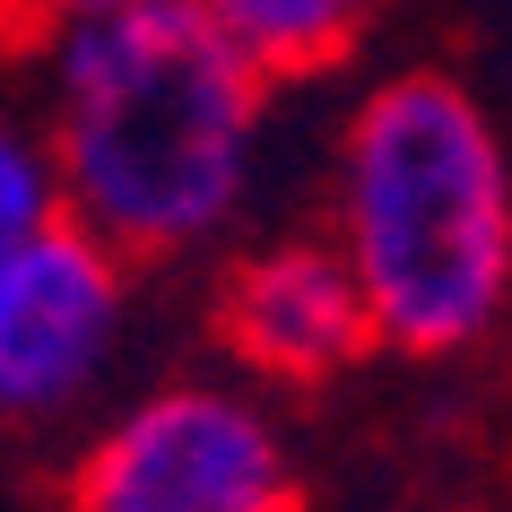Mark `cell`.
Masks as SVG:
<instances>
[{
	"instance_id": "1",
	"label": "cell",
	"mask_w": 512,
	"mask_h": 512,
	"mask_svg": "<svg viewBox=\"0 0 512 512\" xmlns=\"http://www.w3.org/2000/svg\"><path fill=\"white\" fill-rule=\"evenodd\" d=\"M35 53L53 79V122L35 148L70 226L122 261H174L235 226L270 79L226 53L183 0L53 27Z\"/></svg>"
},
{
	"instance_id": "2",
	"label": "cell",
	"mask_w": 512,
	"mask_h": 512,
	"mask_svg": "<svg viewBox=\"0 0 512 512\" xmlns=\"http://www.w3.org/2000/svg\"><path fill=\"white\" fill-rule=\"evenodd\" d=\"M339 261L382 348H469L512 296V165L452 79H391L339 139Z\"/></svg>"
},
{
	"instance_id": "3",
	"label": "cell",
	"mask_w": 512,
	"mask_h": 512,
	"mask_svg": "<svg viewBox=\"0 0 512 512\" xmlns=\"http://www.w3.org/2000/svg\"><path fill=\"white\" fill-rule=\"evenodd\" d=\"M70 512H296V469L243 391L165 382L79 452Z\"/></svg>"
},
{
	"instance_id": "4",
	"label": "cell",
	"mask_w": 512,
	"mask_h": 512,
	"mask_svg": "<svg viewBox=\"0 0 512 512\" xmlns=\"http://www.w3.org/2000/svg\"><path fill=\"white\" fill-rule=\"evenodd\" d=\"M122 313H131V261L70 217L35 226L27 252L0 270V417L35 426L79 408L122 348Z\"/></svg>"
},
{
	"instance_id": "5",
	"label": "cell",
	"mask_w": 512,
	"mask_h": 512,
	"mask_svg": "<svg viewBox=\"0 0 512 512\" xmlns=\"http://www.w3.org/2000/svg\"><path fill=\"white\" fill-rule=\"evenodd\" d=\"M217 339L278 382H322L374 348V322H365V296H356L339 243L296 235V243H261L252 261L226 270Z\"/></svg>"
},
{
	"instance_id": "6",
	"label": "cell",
	"mask_w": 512,
	"mask_h": 512,
	"mask_svg": "<svg viewBox=\"0 0 512 512\" xmlns=\"http://www.w3.org/2000/svg\"><path fill=\"white\" fill-rule=\"evenodd\" d=\"M191 18L243 53L261 79H304V70H330V61L348 53L365 18H374V0H183Z\"/></svg>"
},
{
	"instance_id": "7",
	"label": "cell",
	"mask_w": 512,
	"mask_h": 512,
	"mask_svg": "<svg viewBox=\"0 0 512 512\" xmlns=\"http://www.w3.org/2000/svg\"><path fill=\"white\" fill-rule=\"evenodd\" d=\"M53 165H44V148H35L9 113H0V270L27 252L35 226H53Z\"/></svg>"
},
{
	"instance_id": "8",
	"label": "cell",
	"mask_w": 512,
	"mask_h": 512,
	"mask_svg": "<svg viewBox=\"0 0 512 512\" xmlns=\"http://www.w3.org/2000/svg\"><path fill=\"white\" fill-rule=\"evenodd\" d=\"M113 9H139V0H9V35H18V44H44L53 27H79V18H113Z\"/></svg>"
}]
</instances>
